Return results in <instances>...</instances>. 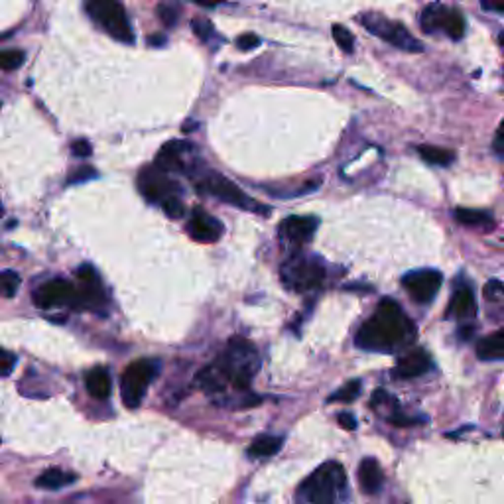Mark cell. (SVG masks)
I'll return each mask as SVG.
<instances>
[{"instance_id":"33","label":"cell","mask_w":504,"mask_h":504,"mask_svg":"<svg viewBox=\"0 0 504 504\" xmlns=\"http://www.w3.org/2000/svg\"><path fill=\"white\" fill-rule=\"evenodd\" d=\"M16 367V357L6 349H0V376H9Z\"/></svg>"},{"instance_id":"41","label":"cell","mask_w":504,"mask_h":504,"mask_svg":"<svg viewBox=\"0 0 504 504\" xmlns=\"http://www.w3.org/2000/svg\"><path fill=\"white\" fill-rule=\"evenodd\" d=\"M481 6L490 12H503L504 14V0H483Z\"/></svg>"},{"instance_id":"4","label":"cell","mask_w":504,"mask_h":504,"mask_svg":"<svg viewBox=\"0 0 504 504\" xmlns=\"http://www.w3.org/2000/svg\"><path fill=\"white\" fill-rule=\"evenodd\" d=\"M282 280L294 291H311L325 280V266L319 258L296 254L282 266Z\"/></svg>"},{"instance_id":"40","label":"cell","mask_w":504,"mask_h":504,"mask_svg":"<svg viewBox=\"0 0 504 504\" xmlns=\"http://www.w3.org/2000/svg\"><path fill=\"white\" fill-rule=\"evenodd\" d=\"M337 422H339V426L345 427V429H349V431L357 427V419H355V416H353V414H345V412H343V414H339V416H337Z\"/></svg>"},{"instance_id":"30","label":"cell","mask_w":504,"mask_h":504,"mask_svg":"<svg viewBox=\"0 0 504 504\" xmlns=\"http://www.w3.org/2000/svg\"><path fill=\"white\" fill-rule=\"evenodd\" d=\"M162 209H163V213L168 215L170 219H181V217H183V213H186L183 201H181L178 195L168 197V199H166V201L162 203Z\"/></svg>"},{"instance_id":"39","label":"cell","mask_w":504,"mask_h":504,"mask_svg":"<svg viewBox=\"0 0 504 504\" xmlns=\"http://www.w3.org/2000/svg\"><path fill=\"white\" fill-rule=\"evenodd\" d=\"M504 294V284H500L498 280H490V282L487 284V288H485V296H487L488 299H496L498 296H503Z\"/></svg>"},{"instance_id":"7","label":"cell","mask_w":504,"mask_h":504,"mask_svg":"<svg viewBox=\"0 0 504 504\" xmlns=\"http://www.w3.org/2000/svg\"><path fill=\"white\" fill-rule=\"evenodd\" d=\"M156 372H158L156 360L140 359L127 367V370L122 372V378H120V394H122V402L127 408L134 410L140 406L148 386L154 380Z\"/></svg>"},{"instance_id":"36","label":"cell","mask_w":504,"mask_h":504,"mask_svg":"<svg viewBox=\"0 0 504 504\" xmlns=\"http://www.w3.org/2000/svg\"><path fill=\"white\" fill-rule=\"evenodd\" d=\"M71 152H73V156H77V158H89L91 152H93V148H91V144H89L87 140L81 138V140H75V142H73Z\"/></svg>"},{"instance_id":"42","label":"cell","mask_w":504,"mask_h":504,"mask_svg":"<svg viewBox=\"0 0 504 504\" xmlns=\"http://www.w3.org/2000/svg\"><path fill=\"white\" fill-rule=\"evenodd\" d=\"M457 335L461 337V341H469L471 337L475 335V327L473 325H463L461 329L457 331Z\"/></svg>"},{"instance_id":"35","label":"cell","mask_w":504,"mask_h":504,"mask_svg":"<svg viewBox=\"0 0 504 504\" xmlns=\"http://www.w3.org/2000/svg\"><path fill=\"white\" fill-rule=\"evenodd\" d=\"M493 152H495L500 160H504V120L498 124V129L495 132V140H493Z\"/></svg>"},{"instance_id":"10","label":"cell","mask_w":504,"mask_h":504,"mask_svg":"<svg viewBox=\"0 0 504 504\" xmlns=\"http://www.w3.org/2000/svg\"><path fill=\"white\" fill-rule=\"evenodd\" d=\"M444 276L434 268H424V270H414L402 278V288L410 296L416 304L426 306L436 299L437 291L441 288Z\"/></svg>"},{"instance_id":"37","label":"cell","mask_w":504,"mask_h":504,"mask_svg":"<svg viewBox=\"0 0 504 504\" xmlns=\"http://www.w3.org/2000/svg\"><path fill=\"white\" fill-rule=\"evenodd\" d=\"M258 43H260V38L254 34H245L240 36L239 40H237V45H239V50H254Z\"/></svg>"},{"instance_id":"2","label":"cell","mask_w":504,"mask_h":504,"mask_svg":"<svg viewBox=\"0 0 504 504\" xmlns=\"http://www.w3.org/2000/svg\"><path fill=\"white\" fill-rule=\"evenodd\" d=\"M258 367L260 359L254 345L247 339L235 337L222 350L221 357L197 375V385L207 392H221L227 386L248 390Z\"/></svg>"},{"instance_id":"12","label":"cell","mask_w":504,"mask_h":504,"mask_svg":"<svg viewBox=\"0 0 504 504\" xmlns=\"http://www.w3.org/2000/svg\"><path fill=\"white\" fill-rule=\"evenodd\" d=\"M77 278L79 286H75L77 288V309L101 311L107 299H104L103 286H101V280L93 270V266H81L77 270Z\"/></svg>"},{"instance_id":"16","label":"cell","mask_w":504,"mask_h":504,"mask_svg":"<svg viewBox=\"0 0 504 504\" xmlns=\"http://www.w3.org/2000/svg\"><path fill=\"white\" fill-rule=\"evenodd\" d=\"M429 368H431V357L426 350L418 349L412 350L398 360V365L392 368V376L398 380H408V378H418V376L426 375Z\"/></svg>"},{"instance_id":"21","label":"cell","mask_w":504,"mask_h":504,"mask_svg":"<svg viewBox=\"0 0 504 504\" xmlns=\"http://www.w3.org/2000/svg\"><path fill=\"white\" fill-rule=\"evenodd\" d=\"M477 357L481 360L504 359V329L496 333L483 337L477 345Z\"/></svg>"},{"instance_id":"20","label":"cell","mask_w":504,"mask_h":504,"mask_svg":"<svg viewBox=\"0 0 504 504\" xmlns=\"http://www.w3.org/2000/svg\"><path fill=\"white\" fill-rule=\"evenodd\" d=\"M156 166L166 173L183 170V146L180 142H170L163 146L156 156Z\"/></svg>"},{"instance_id":"44","label":"cell","mask_w":504,"mask_h":504,"mask_svg":"<svg viewBox=\"0 0 504 504\" xmlns=\"http://www.w3.org/2000/svg\"><path fill=\"white\" fill-rule=\"evenodd\" d=\"M498 40H500V43H503V45H504V30H503V32H500V38H498Z\"/></svg>"},{"instance_id":"22","label":"cell","mask_w":504,"mask_h":504,"mask_svg":"<svg viewBox=\"0 0 504 504\" xmlns=\"http://www.w3.org/2000/svg\"><path fill=\"white\" fill-rule=\"evenodd\" d=\"M75 475L73 473H65L60 469H48L45 473H42L40 477L36 478V487L38 488H48V490H55V488L65 487L75 483Z\"/></svg>"},{"instance_id":"17","label":"cell","mask_w":504,"mask_h":504,"mask_svg":"<svg viewBox=\"0 0 504 504\" xmlns=\"http://www.w3.org/2000/svg\"><path fill=\"white\" fill-rule=\"evenodd\" d=\"M475 313H477V301H475L473 290L469 286L457 288L449 299V306L445 309V317L447 319H467V317H475Z\"/></svg>"},{"instance_id":"34","label":"cell","mask_w":504,"mask_h":504,"mask_svg":"<svg viewBox=\"0 0 504 504\" xmlns=\"http://www.w3.org/2000/svg\"><path fill=\"white\" fill-rule=\"evenodd\" d=\"M93 178H97V170H95V168H89V166H81V168H77V170L71 173L69 183H81V181L93 180Z\"/></svg>"},{"instance_id":"29","label":"cell","mask_w":504,"mask_h":504,"mask_svg":"<svg viewBox=\"0 0 504 504\" xmlns=\"http://www.w3.org/2000/svg\"><path fill=\"white\" fill-rule=\"evenodd\" d=\"M333 40L337 42V45H339V48H341L345 53H353V50H355V38H353V34H350L347 28L335 24Z\"/></svg>"},{"instance_id":"24","label":"cell","mask_w":504,"mask_h":504,"mask_svg":"<svg viewBox=\"0 0 504 504\" xmlns=\"http://www.w3.org/2000/svg\"><path fill=\"white\" fill-rule=\"evenodd\" d=\"M416 150L427 163H434V166H449L455 160V152L447 148H439V146H418Z\"/></svg>"},{"instance_id":"45","label":"cell","mask_w":504,"mask_h":504,"mask_svg":"<svg viewBox=\"0 0 504 504\" xmlns=\"http://www.w3.org/2000/svg\"><path fill=\"white\" fill-rule=\"evenodd\" d=\"M2 213H4V211H2V205H0V217H2Z\"/></svg>"},{"instance_id":"31","label":"cell","mask_w":504,"mask_h":504,"mask_svg":"<svg viewBox=\"0 0 504 504\" xmlns=\"http://www.w3.org/2000/svg\"><path fill=\"white\" fill-rule=\"evenodd\" d=\"M158 16H160V20H162V24L171 28L176 22H178L180 9L173 6V4H160V6H158Z\"/></svg>"},{"instance_id":"9","label":"cell","mask_w":504,"mask_h":504,"mask_svg":"<svg viewBox=\"0 0 504 504\" xmlns=\"http://www.w3.org/2000/svg\"><path fill=\"white\" fill-rule=\"evenodd\" d=\"M422 28L427 34H434L436 30L444 28V32L451 40H461L465 34V18L459 10L431 4L422 12Z\"/></svg>"},{"instance_id":"25","label":"cell","mask_w":504,"mask_h":504,"mask_svg":"<svg viewBox=\"0 0 504 504\" xmlns=\"http://www.w3.org/2000/svg\"><path fill=\"white\" fill-rule=\"evenodd\" d=\"M453 217L455 221L461 222V225H467V227H483V225H488L493 221V215L485 213V211H473V209H455L453 211Z\"/></svg>"},{"instance_id":"27","label":"cell","mask_w":504,"mask_h":504,"mask_svg":"<svg viewBox=\"0 0 504 504\" xmlns=\"http://www.w3.org/2000/svg\"><path fill=\"white\" fill-rule=\"evenodd\" d=\"M24 52L20 50H0V71L18 69L24 63Z\"/></svg>"},{"instance_id":"18","label":"cell","mask_w":504,"mask_h":504,"mask_svg":"<svg viewBox=\"0 0 504 504\" xmlns=\"http://www.w3.org/2000/svg\"><path fill=\"white\" fill-rule=\"evenodd\" d=\"M382 483H385V473H382L380 463L372 459V457L363 459L359 465L360 488H363L367 495H375V493H378V490L382 488Z\"/></svg>"},{"instance_id":"43","label":"cell","mask_w":504,"mask_h":504,"mask_svg":"<svg viewBox=\"0 0 504 504\" xmlns=\"http://www.w3.org/2000/svg\"><path fill=\"white\" fill-rule=\"evenodd\" d=\"M148 43L156 45V48H162L163 43H166V38L163 36H152V38H148Z\"/></svg>"},{"instance_id":"14","label":"cell","mask_w":504,"mask_h":504,"mask_svg":"<svg viewBox=\"0 0 504 504\" xmlns=\"http://www.w3.org/2000/svg\"><path fill=\"white\" fill-rule=\"evenodd\" d=\"M186 231L197 242H217L222 235V225L203 209H195L186 225Z\"/></svg>"},{"instance_id":"5","label":"cell","mask_w":504,"mask_h":504,"mask_svg":"<svg viewBox=\"0 0 504 504\" xmlns=\"http://www.w3.org/2000/svg\"><path fill=\"white\" fill-rule=\"evenodd\" d=\"M87 12L114 40L124 43H134V32H132V26H130L122 4L112 2V0H91V2H87Z\"/></svg>"},{"instance_id":"6","label":"cell","mask_w":504,"mask_h":504,"mask_svg":"<svg viewBox=\"0 0 504 504\" xmlns=\"http://www.w3.org/2000/svg\"><path fill=\"white\" fill-rule=\"evenodd\" d=\"M359 22L367 28L370 34L378 36L380 40L390 43L392 48H398L402 52L412 53L424 52V45H422L419 40H416L402 24L388 20V18L382 16V14H372V12H370V14H363V16L359 18Z\"/></svg>"},{"instance_id":"11","label":"cell","mask_w":504,"mask_h":504,"mask_svg":"<svg viewBox=\"0 0 504 504\" xmlns=\"http://www.w3.org/2000/svg\"><path fill=\"white\" fill-rule=\"evenodd\" d=\"M136 183L140 193L152 203H163L168 197L178 195V189H180L178 183L170 178V173L160 170L156 163L140 170Z\"/></svg>"},{"instance_id":"32","label":"cell","mask_w":504,"mask_h":504,"mask_svg":"<svg viewBox=\"0 0 504 504\" xmlns=\"http://www.w3.org/2000/svg\"><path fill=\"white\" fill-rule=\"evenodd\" d=\"M191 28H193L197 38L203 40V42H207V40L213 36V24H211L207 18H195V20L191 22Z\"/></svg>"},{"instance_id":"15","label":"cell","mask_w":504,"mask_h":504,"mask_svg":"<svg viewBox=\"0 0 504 504\" xmlns=\"http://www.w3.org/2000/svg\"><path fill=\"white\" fill-rule=\"evenodd\" d=\"M317 227H319L317 217H298V215H294L280 225V237L291 242V245H296V247H301V245L311 240V237L316 235Z\"/></svg>"},{"instance_id":"38","label":"cell","mask_w":504,"mask_h":504,"mask_svg":"<svg viewBox=\"0 0 504 504\" xmlns=\"http://www.w3.org/2000/svg\"><path fill=\"white\" fill-rule=\"evenodd\" d=\"M390 424H394V426L398 427H408V426H418V424H424V418H406V416H400V414H396V416H392L390 418Z\"/></svg>"},{"instance_id":"1","label":"cell","mask_w":504,"mask_h":504,"mask_svg":"<svg viewBox=\"0 0 504 504\" xmlns=\"http://www.w3.org/2000/svg\"><path fill=\"white\" fill-rule=\"evenodd\" d=\"M416 325L404 313L400 304L385 298L378 304L375 316L360 325L355 343L359 349L392 353L416 341Z\"/></svg>"},{"instance_id":"28","label":"cell","mask_w":504,"mask_h":504,"mask_svg":"<svg viewBox=\"0 0 504 504\" xmlns=\"http://www.w3.org/2000/svg\"><path fill=\"white\" fill-rule=\"evenodd\" d=\"M360 394V382L359 380H350L347 385L339 388L337 392H333L329 396L327 402H353Z\"/></svg>"},{"instance_id":"23","label":"cell","mask_w":504,"mask_h":504,"mask_svg":"<svg viewBox=\"0 0 504 504\" xmlns=\"http://www.w3.org/2000/svg\"><path fill=\"white\" fill-rule=\"evenodd\" d=\"M282 444H284L282 437L260 436L250 444V447H248V455H250V457H270V455H274V453L280 451Z\"/></svg>"},{"instance_id":"8","label":"cell","mask_w":504,"mask_h":504,"mask_svg":"<svg viewBox=\"0 0 504 504\" xmlns=\"http://www.w3.org/2000/svg\"><path fill=\"white\" fill-rule=\"evenodd\" d=\"M197 188L201 189V191H207L209 195L217 197L219 201L229 203V205L247 209V211H254V213L268 215V209H264L254 199H250L247 193H242L231 180H227L219 171H209L205 178L197 183Z\"/></svg>"},{"instance_id":"3","label":"cell","mask_w":504,"mask_h":504,"mask_svg":"<svg viewBox=\"0 0 504 504\" xmlns=\"http://www.w3.org/2000/svg\"><path fill=\"white\" fill-rule=\"evenodd\" d=\"M345 487H347V475L343 465L329 461L306 478L301 493L311 504H333Z\"/></svg>"},{"instance_id":"26","label":"cell","mask_w":504,"mask_h":504,"mask_svg":"<svg viewBox=\"0 0 504 504\" xmlns=\"http://www.w3.org/2000/svg\"><path fill=\"white\" fill-rule=\"evenodd\" d=\"M20 288V276L14 270H2L0 272V296L2 298H14Z\"/></svg>"},{"instance_id":"19","label":"cell","mask_w":504,"mask_h":504,"mask_svg":"<svg viewBox=\"0 0 504 504\" xmlns=\"http://www.w3.org/2000/svg\"><path fill=\"white\" fill-rule=\"evenodd\" d=\"M85 386L89 394H91L93 398H97V400L109 398L112 390L109 370H107V368H93V370H89L85 376Z\"/></svg>"},{"instance_id":"13","label":"cell","mask_w":504,"mask_h":504,"mask_svg":"<svg viewBox=\"0 0 504 504\" xmlns=\"http://www.w3.org/2000/svg\"><path fill=\"white\" fill-rule=\"evenodd\" d=\"M34 301L42 309L61 308V306H71L77 309V288L68 280H52L36 291Z\"/></svg>"}]
</instances>
